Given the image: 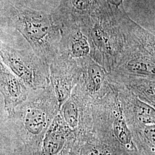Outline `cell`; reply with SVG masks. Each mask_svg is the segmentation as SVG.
I'll return each mask as SVG.
<instances>
[{"mask_svg":"<svg viewBox=\"0 0 155 155\" xmlns=\"http://www.w3.org/2000/svg\"><path fill=\"white\" fill-rule=\"evenodd\" d=\"M60 109L50 84L47 87L29 90L27 99L16 108L11 118L16 148L30 155H38L41 141Z\"/></svg>","mask_w":155,"mask_h":155,"instance_id":"obj_1","label":"cell"},{"mask_svg":"<svg viewBox=\"0 0 155 155\" xmlns=\"http://www.w3.org/2000/svg\"><path fill=\"white\" fill-rule=\"evenodd\" d=\"M119 21L124 44L110 72L155 77V33L133 21L123 5L120 9Z\"/></svg>","mask_w":155,"mask_h":155,"instance_id":"obj_2","label":"cell"},{"mask_svg":"<svg viewBox=\"0 0 155 155\" xmlns=\"http://www.w3.org/2000/svg\"><path fill=\"white\" fill-rule=\"evenodd\" d=\"M97 1L99 3L98 9L85 25L92 45L91 59L107 72H110L124 44L119 21V12L121 5L116 7L104 1Z\"/></svg>","mask_w":155,"mask_h":155,"instance_id":"obj_3","label":"cell"},{"mask_svg":"<svg viewBox=\"0 0 155 155\" xmlns=\"http://www.w3.org/2000/svg\"><path fill=\"white\" fill-rule=\"evenodd\" d=\"M17 30L27 40L34 53L50 65L59 54L61 31L52 15L17 7L14 17Z\"/></svg>","mask_w":155,"mask_h":155,"instance_id":"obj_4","label":"cell"},{"mask_svg":"<svg viewBox=\"0 0 155 155\" xmlns=\"http://www.w3.org/2000/svg\"><path fill=\"white\" fill-rule=\"evenodd\" d=\"M92 109L94 133L130 155L139 154L115 90L94 101Z\"/></svg>","mask_w":155,"mask_h":155,"instance_id":"obj_5","label":"cell"},{"mask_svg":"<svg viewBox=\"0 0 155 155\" xmlns=\"http://www.w3.org/2000/svg\"><path fill=\"white\" fill-rule=\"evenodd\" d=\"M0 58L29 90L50 86L49 64L33 51L15 50L0 41Z\"/></svg>","mask_w":155,"mask_h":155,"instance_id":"obj_6","label":"cell"},{"mask_svg":"<svg viewBox=\"0 0 155 155\" xmlns=\"http://www.w3.org/2000/svg\"><path fill=\"white\" fill-rule=\"evenodd\" d=\"M94 101L77 84L59 113L64 122L75 136L93 131L92 104Z\"/></svg>","mask_w":155,"mask_h":155,"instance_id":"obj_7","label":"cell"},{"mask_svg":"<svg viewBox=\"0 0 155 155\" xmlns=\"http://www.w3.org/2000/svg\"><path fill=\"white\" fill-rule=\"evenodd\" d=\"M49 68L50 84L61 108L79 82L81 67L78 60L61 54L50 63Z\"/></svg>","mask_w":155,"mask_h":155,"instance_id":"obj_8","label":"cell"},{"mask_svg":"<svg viewBox=\"0 0 155 155\" xmlns=\"http://www.w3.org/2000/svg\"><path fill=\"white\" fill-rule=\"evenodd\" d=\"M59 54H64L76 60L91 58L93 48L85 24L70 23L60 27Z\"/></svg>","mask_w":155,"mask_h":155,"instance_id":"obj_9","label":"cell"},{"mask_svg":"<svg viewBox=\"0 0 155 155\" xmlns=\"http://www.w3.org/2000/svg\"><path fill=\"white\" fill-rule=\"evenodd\" d=\"M109 84L118 94L129 128L139 125L155 124V107L141 101L121 85L111 82Z\"/></svg>","mask_w":155,"mask_h":155,"instance_id":"obj_10","label":"cell"},{"mask_svg":"<svg viewBox=\"0 0 155 155\" xmlns=\"http://www.w3.org/2000/svg\"><path fill=\"white\" fill-rule=\"evenodd\" d=\"M75 139L58 112L45 134L38 155H70Z\"/></svg>","mask_w":155,"mask_h":155,"instance_id":"obj_11","label":"cell"},{"mask_svg":"<svg viewBox=\"0 0 155 155\" xmlns=\"http://www.w3.org/2000/svg\"><path fill=\"white\" fill-rule=\"evenodd\" d=\"M78 61L82 69L78 84L94 101L102 98L111 90L108 72L90 57Z\"/></svg>","mask_w":155,"mask_h":155,"instance_id":"obj_12","label":"cell"},{"mask_svg":"<svg viewBox=\"0 0 155 155\" xmlns=\"http://www.w3.org/2000/svg\"><path fill=\"white\" fill-rule=\"evenodd\" d=\"M99 8L97 0H61L52 16L59 27L66 24L88 22Z\"/></svg>","mask_w":155,"mask_h":155,"instance_id":"obj_13","label":"cell"},{"mask_svg":"<svg viewBox=\"0 0 155 155\" xmlns=\"http://www.w3.org/2000/svg\"><path fill=\"white\" fill-rule=\"evenodd\" d=\"M28 91L24 83L0 58V92L4 97L8 119L13 116L17 107L27 99Z\"/></svg>","mask_w":155,"mask_h":155,"instance_id":"obj_14","label":"cell"},{"mask_svg":"<svg viewBox=\"0 0 155 155\" xmlns=\"http://www.w3.org/2000/svg\"><path fill=\"white\" fill-rule=\"evenodd\" d=\"M109 82L119 84L145 103L155 107V77L108 72Z\"/></svg>","mask_w":155,"mask_h":155,"instance_id":"obj_15","label":"cell"},{"mask_svg":"<svg viewBox=\"0 0 155 155\" xmlns=\"http://www.w3.org/2000/svg\"><path fill=\"white\" fill-rule=\"evenodd\" d=\"M70 155H130L91 131L76 136Z\"/></svg>","mask_w":155,"mask_h":155,"instance_id":"obj_16","label":"cell"},{"mask_svg":"<svg viewBox=\"0 0 155 155\" xmlns=\"http://www.w3.org/2000/svg\"><path fill=\"white\" fill-rule=\"evenodd\" d=\"M140 155H155V124L139 125L129 128Z\"/></svg>","mask_w":155,"mask_h":155,"instance_id":"obj_17","label":"cell"},{"mask_svg":"<svg viewBox=\"0 0 155 155\" xmlns=\"http://www.w3.org/2000/svg\"><path fill=\"white\" fill-rule=\"evenodd\" d=\"M97 1H102L107 2L110 5L115 6L116 7H119L120 6L123 5L124 0H97Z\"/></svg>","mask_w":155,"mask_h":155,"instance_id":"obj_18","label":"cell"},{"mask_svg":"<svg viewBox=\"0 0 155 155\" xmlns=\"http://www.w3.org/2000/svg\"><path fill=\"white\" fill-rule=\"evenodd\" d=\"M13 155H29L27 153H26L25 151L22 150H20L19 148H17L14 151V154Z\"/></svg>","mask_w":155,"mask_h":155,"instance_id":"obj_19","label":"cell"},{"mask_svg":"<svg viewBox=\"0 0 155 155\" xmlns=\"http://www.w3.org/2000/svg\"><path fill=\"white\" fill-rule=\"evenodd\" d=\"M140 155V154H137V155Z\"/></svg>","mask_w":155,"mask_h":155,"instance_id":"obj_20","label":"cell"}]
</instances>
